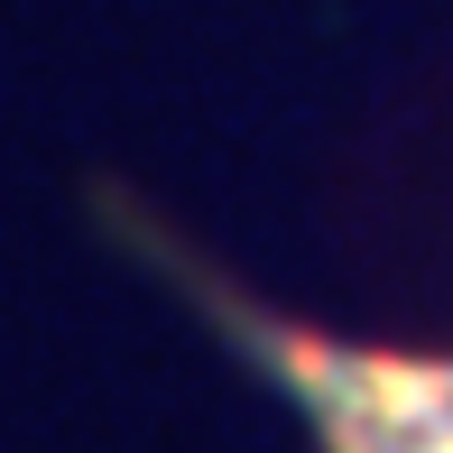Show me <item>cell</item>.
<instances>
[{
  "label": "cell",
  "mask_w": 453,
  "mask_h": 453,
  "mask_svg": "<svg viewBox=\"0 0 453 453\" xmlns=\"http://www.w3.org/2000/svg\"><path fill=\"white\" fill-rule=\"evenodd\" d=\"M111 222L149 250V269H167L185 296L213 315V334L305 417L315 453H453V361L370 352V342H334V334H315V324H287V315H269V305L250 296V287L213 278L176 232L139 222L130 203H111Z\"/></svg>",
  "instance_id": "obj_1"
}]
</instances>
